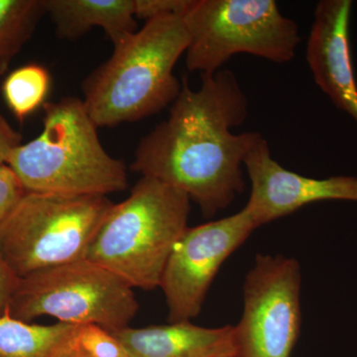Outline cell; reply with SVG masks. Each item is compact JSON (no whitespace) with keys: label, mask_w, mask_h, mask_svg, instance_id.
<instances>
[{"label":"cell","mask_w":357,"mask_h":357,"mask_svg":"<svg viewBox=\"0 0 357 357\" xmlns=\"http://www.w3.org/2000/svg\"><path fill=\"white\" fill-rule=\"evenodd\" d=\"M248 100L229 70L202 75L192 89L187 77L170 114L140 140L130 169L185 192L206 218L225 210L244 190V158L260 134H236Z\"/></svg>","instance_id":"obj_1"},{"label":"cell","mask_w":357,"mask_h":357,"mask_svg":"<svg viewBox=\"0 0 357 357\" xmlns=\"http://www.w3.org/2000/svg\"><path fill=\"white\" fill-rule=\"evenodd\" d=\"M189 43L183 15L168 14L115 45L83 83L84 105L96 126L141 121L172 105L182 86L174 69Z\"/></svg>","instance_id":"obj_2"},{"label":"cell","mask_w":357,"mask_h":357,"mask_svg":"<svg viewBox=\"0 0 357 357\" xmlns=\"http://www.w3.org/2000/svg\"><path fill=\"white\" fill-rule=\"evenodd\" d=\"M43 110L42 132L6 162L26 191L107 196L128 189L126 164L105 151L83 100L68 96Z\"/></svg>","instance_id":"obj_3"},{"label":"cell","mask_w":357,"mask_h":357,"mask_svg":"<svg viewBox=\"0 0 357 357\" xmlns=\"http://www.w3.org/2000/svg\"><path fill=\"white\" fill-rule=\"evenodd\" d=\"M191 199L157 178L141 177L128 199L114 204L86 259L128 282L131 287H160L164 270L188 229Z\"/></svg>","instance_id":"obj_4"},{"label":"cell","mask_w":357,"mask_h":357,"mask_svg":"<svg viewBox=\"0 0 357 357\" xmlns=\"http://www.w3.org/2000/svg\"><path fill=\"white\" fill-rule=\"evenodd\" d=\"M114 204L107 196L27 192L0 223V255L20 279L86 259Z\"/></svg>","instance_id":"obj_5"},{"label":"cell","mask_w":357,"mask_h":357,"mask_svg":"<svg viewBox=\"0 0 357 357\" xmlns=\"http://www.w3.org/2000/svg\"><path fill=\"white\" fill-rule=\"evenodd\" d=\"M183 20L190 37L185 65L202 75L222 70L236 54L284 64L301 42L298 25L273 0H191Z\"/></svg>","instance_id":"obj_6"},{"label":"cell","mask_w":357,"mask_h":357,"mask_svg":"<svg viewBox=\"0 0 357 357\" xmlns=\"http://www.w3.org/2000/svg\"><path fill=\"white\" fill-rule=\"evenodd\" d=\"M138 309L128 282L83 259L20 279L8 314L25 323L52 317L59 323L96 325L112 333L128 328Z\"/></svg>","instance_id":"obj_7"},{"label":"cell","mask_w":357,"mask_h":357,"mask_svg":"<svg viewBox=\"0 0 357 357\" xmlns=\"http://www.w3.org/2000/svg\"><path fill=\"white\" fill-rule=\"evenodd\" d=\"M301 267L283 255L256 256L234 326L236 357H290L301 331Z\"/></svg>","instance_id":"obj_8"},{"label":"cell","mask_w":357,"mask_h":357,"mask_svg":"<svg viewBox=\"0 0 357 357\" xmlns=\"http://www.w3.org/2000/svg\"><path fill=\"white\" fill-rule=\"evenodd\" d=\"M257 225L245 208L229 217L188 227L174 248L160 288L169 323L191 321L201 314L218 270Z\"/></svg>","instance_id":"obj_9"},{"label":"cell","mask_w":357,"mask_h":357,"mask_svg":"<svg viewBox=\"0 0 357 357\" xmlns=\"http://www.w3.org/2000/svg\"><path fill=\"white\" fill-rule=\"evenodd\" d=\"M251 183L250 197L244 206L258 227L291 215L306 206L326 199L357 203V178L304 177L283 168L271 156L261 135L244 158Z\"/></svg>","instance_id":"obj_10"},{"label":"cell","mask_w":357,"mask_h":357,"mask_svg":"<svg viewBox=\"0 0 357 357\" xmlns=\"http://www.w3.org/2000/svg\"><path fill=\"white\" fill-rule=\"evenodd\" d=\"M351 0H321L307 44V62L314 82L338 109L357 121V84L352 68Z\"/></svg>","instance_id":"obj_11"},{"label":"cell","mask_w":357,"mask_h":357,"mask_svg":"<svg viewBox=\"0 0 357 357\" xmlns=\"http://www.w3.org/2000/svg\"><path fill=\"white\" fill-rule=\"evenodd\" d=\"M112 333L129 357L234 356V326L210 328L184 321L139 328L128 326Z\"/></svg>","instance_id":"obj_12"},{"label":"cell","mask_w":357,"mask_h":357,"mask_svg":"<svg viewBox=\"0 0 357 357\" xmlns=\"http://www.w3.org/2000/svg\"><path fill=\"white\" fill-rule=\"evenodd\" d=\"M45 7L61 39L77 40L100 27L115 46L138 30L134 0H45Z\"/></svg>","instance_id":"obj_13"},{"label":"cell","mask_w":357,"mask_h":357,"mask_svg":"<svg viewBox=\"0 0 357 357\" xmlns=\"http://www.w3.org/2000/svg\"><path fill=\"white\" fill-rule=\"evenodd\" d=\"M79 326H41L0 317V357H64L77 349Z\"/></svg>","instance_id":"obj_14"},{"label":"cell","mask_w":357,"mask_h":357,"mask_svg":"<svg viewBox=\"0 0 357 357\" xmlns=\"http://www.w3.org/2000/svg\"><path fill=\"white\" fill-rule=\"evenodd\" d=\"M46 15L45 0H0V77Z\"/></svg>","instance_id":"obj_15"},{"label":"cell","mask_w":357,"mask_h":357,"mask_svg":"<svg viewBox=\"0 0 357 357\" xmlns=\"http://www.w3.org/2000/svg\"><path fill=\"white\" fill-rule=\"evenodd\" d=\"M50 84L48 70L40 65H25L6 77L2 95L7 107L22 122L35 110L43 107Z\"/></svg>","instance_id":"obj_16"},{"label":"cell","mask_w":357,"mask_h":357,"mask_svg":"<svg viewBox=\"0 0 357 357\" xmlns=\"http://www.w3.org/2000/svg\"><path fill=\"white\" fill-rule=\"evenodd\" d=\"M77 349L89 357H129L121 342L109 331L96 325H82Z\"/></svg>","instance_id":"obj_17"},{"label":"cell","mask_w":357,"mask_h":357,"mask_svg":"<svg viewBox=\"0 0 357 357\" xmlns=\"http://www.w3.org/2000/svg\"><path fill=\"white\" fill-rule=\"evenodd\" d=\"M26 192L13 169L7 164H0V223L8 217Z\"/></svg>","instance_id":"obj_18"},{"label":"cell","mask_w":357,"mask_h":357,"mask_svg":"<svg viewBox=\"0 0 357 357\" xmlns=\"http://www.w3.org/2000/svg\"><path fill=\"white\" fill-rule=\"evenodd\" d=\"M135 1V17L147 21L168 15H183L187 10L191 0H134Z\"/></svg>","instance_id":"obj_19"},{"label":"cell","mask_w":357,"mask_h":357,"mask_svg":"<svg viewBox=\"0 0 357 357\" xmlns=\"http://www.w3.org/2000/svg\"><path fill=\"white\" fill-rule=\"evenodd\" d=\"M18 281L20 278L13 273L0 255V317L8 314L9 305Z\"/></svg>","instance_id":"obj_20"},{"label":"cell","mask_w":357,"mask_h":357,"mask_svg":"<svg viewBox=\"0 0 357 357\" xmlns=\"http://www.w3.org/2000/svg\"><path fill=\"white\" fill-rule=\"evenodd\" d=\"M21 141L22 135L0 114V164H6L9 155L21 145Z\"/></svg>","instance_id":"obj_21"},{"label":"cell","mask_w":357,"mask_h":357,"mask_svg":"<svg viewBox=\"0 0 357 357\" xmlns=\"http://www.w3.org/2000/svg\"><path fill=\"white\" fill-rule=\"evenodd\" d=\"M64 357H89L86 356L84 352L79 351V349H74V351H72L69 352V354H67V356H65Z\"/></svg>","instance_id":"obj_22"},{"label":"cell","mask_w":357,"mask_h":357,"mask_svg":"<svg viewBox=\"0 0 357 357\" xmlns=\"http://www.w3.org/2000/svg\"><path fill=\"white\" fill-rule=\"evenodd\" d=\"M218 357H234V356H218Z\"/></svg>","instance_id":"obj_23"}]
</instances>
